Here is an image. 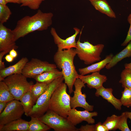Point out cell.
<instances>
[{"instance_id": "23", "label": "cell", "mask_w": 131, "mask_h": 131, "mask_svg": "<svg viewBox=\"0 0 131 131\" xmlns=\"http://www.w3.org/2000/svg\"><path fill=\"white\" fill-rule=\"evenodd\" d=\"M20 100L23 106L25 115L27 116H29L33 106L30 90L22 96Z\"/></svg>"}, {"instance_id": "36", "label": "cell", "mask_w": 131, "mask_h": 131, "mask_svg": "<svg viewBox=\"0 0 131 131\" xmlns=\"http://www.w3.org/2000/svg\"><path fill=\"white\" fill-rule=\"evenodd\" d=\"M9 54L14 58L17 56V53L15 49H13L11 50L9 52Z\"/></svg>"}, {"instance_id": "35", "label": "cell", "mask_w": 131, "mask_h": 131, "mask_svg": "<svg viewBox=\"0 0 131 131\" xmlns=\"http://www.w3.org/2000/svg\"><path fill=\"white\" fill-rule=\"evenodd\" d=\"M7 53L6 51L0 52V70H1L5 67L4 63L2 61V58L3 56Z\"/></svg>"}, {"instance_id": "6", "label": "cell", "mask_w": 131, "mask_h": 131, "mask_svg": "<svg viewBox=\"0 0 131 131\" xmlns=\"http://www.w3.org/2000/svg\"><path fill=\"white\" fill-rule=\"evenodd\" d=\"M27 78L22 74H15L7 76L3 81L15 99L20 100L22 96L30 90L33 83L29 82Z\"/></svg>"}, {"instance_id": "27", "label": "cell", "mask_w": 131, "mask_h": 131, "mask_svg": "<svg viewBox=\"0 0 131 131\" xmlns=\"http://www.w3.org/2000/svg\"><path fill=\"white\" fill-rule=\"evenodd\" d=\"M121 79L119 81L123 88L131 89V70L125 68L121 74Z\"/></svg>"}, {"instance_id": "39", "label": "cell", "mask_w": 131, "mask_h": 131, "mask_svg": "<svg viewBox=\"0 0 131 131\" xmlns=\"http://www.w3.org/2000/svg\"><path fill=\"white\" fill-rule=\"evenodd\" d=\"M7 3H13L17 4H21V0H5Z\"/></svg>"}, {"instance_id": "33", "label": "cell", "mask_w": 131, "mask_h": 131, "mask_svg": "<svg viewBox=\"0 0 131 131\" xmlns=\"http://www.w3.org/2000/svg\"><path fill=\"white\" fill-rule=\"evenodd\" d=\"M95 125L89 124L85 125H82L78 128L79 131H95Z\"/></svg>"}, {"instance_id": "26", "label": "cell", "mask_w": 131, "mask_h": 131, "mask_svg": "<svg viewBox=\"0 0 131 131\" xmlns=\"http://www.w3.org/2000/svg\"><path fill=\"white\" fill-rule=\"evenodd\" d=\"M120 116L115 115L108 117L103 124L109 131H114L118 129Z\"/></svg>"}, {"instance_id": "43", "label": "cell", "mask_w": 131, "mask_h": 131, "mask_svg": "<svg viewBox=\"0 0 131 131\" xmlns=\"http://www.w3.org/2000/svg\"><path fill=\"white\" fill-rule=\"evenodd\" d=\"M89 0L90 1H91V0Z\"/></svg>"}, {"instance_id": "30", "label": "cell", "mask_w": 131, "mask_h": 131, "mask_svg": "<svg viewBox=\"0 0 131 131\" xmlns=\"http://www.w3.org/2000/svg\"><path fill=\"white\" fill-rule=\"evenodd\" d=\"M45 0H21L20 7L27 6L31 9L35 10L39 8Z\"/></svg>"}, {"instance_id": "42", "label": "cell", "mask_w": 131, "mask_h": 131, "mask_svg": "<svg viewBox=\"0 0 131 131\" xmlns=\"http://www.w3.org/2000/svg\"><path fill=\"white\" fill-rule=\"evenodd\" d=\"M7 4L5 0H0V4L6 5Z\"/></svg>"}, {"instance_id": "4", "label": "cell", "mask_w": 131, "mask_h": 131, "mask_svg": "<svg viewBox=\"0 0 131 131\" xmlns=\"http://www.w3.org/2000/svg\"><path fill=\"white\" fill-rule=\"evenodd\" d=\"M104 47L102 44L93 45L87 41L81 42L80 37L76 42L75 49L79 59L83 61L85 64L89 65L100 61V55Z\"/></svg>"}, {"instance_id": "21", "label": "cell", "mask_w": 131, "mask_h": 131, "mask_svg": "<svg viewBox=\"0 0 131 131\" xmlns=\"http://www.w3.org/2000/svg\"><path fill=\"white\" fill-rule=\"evenodd\" d=\"M131 57V41L127 46L120 52L113 56L110 62L105 67L107 69H109L116 65L123 59Z\"/></svg>"}, {"instance_id": "29", "label": "cell", "mask_w": 131, "mask_h": 131, "mask_svg": "<svg viewBox=\"0 0 131 131\" xmlns=\"http://www.w3.org/2000/svg\"><path fill=\"white\" fill-rule=\"evenodd\" d=\"M11 14V10L6 5L0 4V23L6 22Z\"/></svg>"}, {"instance_id": "14", "label": "cell", "mask_w": 131, "mask_h": 131, "mask_svg": "<svg viewBox=\"0 0 131 131\" xmlns=\"http://www.w3.org/2000/svg\"><path fill=\"white\" fill-rule=\"evenodd\" d=\"M90 89L96 90L103 86V83L107 80V77L100 74L99 72L92 73L90 75H79V78Z\"/></svg>"}, {"instance_id": "34", "label": "cell", "mask_w": 131, "mask_h": 131, "mask_svg": "<svg viewBox=\"0 0 131 131\" xmlns=\"http://www.w3.org/2000/svg\"><path fill=\"white\" fill-rule=\"evenodd\" d=\"M95 131H108L106 127L100 122L95 125Z\"/></svg>"}, {"instance_id": "19", "label": "cell", "mask_w": 131, "mask_h": 131, "mask_svg": "<svg viewBox=\"0 0 131 131\" xmlns=\"http://www.w3.org/2000/svg\"><path fill=\"white\" fill-rule=\"evenodd\" d=\"M29 127V122L20 118L4 125L0 131H28Z\"/></svg>"}, {"instance_id": "16", "label": "cell", "mask_w": 131, "mask_h": 131, "mask_svg": "<svg viewBox=\"0 0 131 131\" xmlns=\"http://www.w3.org/2000/svg\"><path fill=\"white\" fill-rule=\"evenodd\" d=\"M96 90L95 94L96 96H101L111 103L116 109L121 110L122 104L120 99L117 98L114 96L112 88H105L103 86Z\"/></svg>"}, {"instance_id": "17", "label": "cell", "mask_w": 131, "mask_h": 131, "mask_svg": "<svg viewBox=\"0 0 131 131\" xmlns=\"http://www.w3.org/2000/svg\"><path fill=\"white\" fill-rule=\"evenodd\" d=\"M113 56V54H110L106 56L104 59L100 61L92 64L86 67L79 69L78 71L80 75H84L90 73L99 72L110 62Z\"/></svg>"}, {"instance_id": "20", "label": "cell", "mask_w": 131, "mask_h": 131, "mask_svg": "<svg viewBox=\"0 0 131 131\" xmlns=\"http://www.w3.org/2000/svg\"><path fill=\"white\" fill-rule=\"evenodd\" d=\"M90 1L96 10L109 17L116 18L115 12L106 0H91Z\"/></svg>"}, {"instance_id": "32", "label": "cell", "mask_w": 131, "mask_h": 131, "mask_svg": "<svg viewBox=\"0 0 131 131\" xmlns=\"http://www.w3.org/2000/svg\"><path fill=\"white\" fill-rule=\"evenodd\" d=\"M127 21L130 25V27L128 31L126 37L123 42L121 44V46H124L127 45L131 41V13L128 16Z\"/></svg>"}, {"instance_id": "7", "label": "cell", "mask_w": 131, "mask_h": 131, "mask_svg": "<svg viewBox=\"0 0 131 131\" xmlns=\"http://www.w3.org/2000/svg\"><path fill=\"white\" fill-rule=\"evenodd\" d=\"M38 118L55 131H79L78 128L73 125L67 117L62 116L49 109Z\"/></svg>"}, {"instance_id": "24", "label": "cell", "mask_w": 131, "mask_h": 131, "mask_svg": "<svg viewBox=\"0 0 131 131\" xmlns=\"http://www.w3.org/2000/svg\"><path fill=\"white\" fill-rule=\"evenodd\" d=\"M31 117V120L29 122V127L28 131H46L50 129L38 118Z\"/></svg>"}, {"instance_id": "31", "label": "cell", "mask_w": 131, "mask_h": 131, "mask_svg": "<svg viewBox=\"0 0 131 131\" xmlns=\"http://www.w3.org/2000/svg\"><path fill=\"white\" fill-rule=\"evenodd\" d=\"M120 116L118 129L122 131H131L128 125L127 119L128 117L125 112L123 113Z\"/></svg>"}, {"instance_id": "38", "label": "cell", "mask_w": 131, "mask_h": 131, "mask_svg": "<svg viewBox=\"0 0 131 131\" xmlns=\"http://www.w3.org/2000/svg\"><path fill=\"white\" fill-rule=\"evenodd\" d=\"M6 60L9 62H11L13 61L14 58L9 54L7 55L5 57Z\"/></svg>"}, {"instance_id": "12", "label": "cell", "mask_w": 131, "mask_h": 131, "mask_svg": "<svg viewBox=\"0 0 131 131\" xmlns=\"http://www.w3.org/2000/svg\"><path fill=\"white\" fill-rule=\"evenodd\" d=\"M73 29L75 31L74 33L65 39H63L58 35L54 28H51L50 33L53 36L55 44L58 47L57 50L68 49L76 48V38L77 35L80 32V31L79 29L77 27L74 28Z\"/></svg>"}, {"instance_id": "9", "label": "cell", "mask_w": 131, "mask_h": 131, "mask_svg": "<svg viewBox=\"0 0 131 131\" xmlns=\"http://www.w3.org/2000/svg\"><path fill=\"white\" fill-rule=\"evenodd\" d=\"M55 64L32 58L25 65L22 74L27 78H33L46 71L57 68Z\"/></svg>"}, {"instance_id": "2", "label": "cell", "mask_w": 131, "mask_h": 131, "mask_svg": "<svg viewBox=\"0 0 131 131\" xmlns=\"http://www.w3.org/2000/svg\"><path fill=\"white\" fill-rule=\"evenodd\" d=\"M76 55L75 49L58 51L54 55L53 59L57 67L61 70L65 83L67 86L69 93L73 92V87L75 80L79 78L74 64V58Z\"/></svg>"}, {"instance_id": "40", "label": "cell", "mask_w": 131, "mask_h": 131, "mask_svg": "<svg viewBox=\"0 0 131 131\" xmlns=\"http://www.w3.org/2000/svg\"><path fill=\"white\" fill-rule=\"evenodd\" d=\"M125 68H128L131 70V62L128 63H125L124 65Z\"/></svg>"}, {"instance_id": "8", "label": "cell", "mask_w": 131, "mask_h": 131, "mask_svg": "<svg viewBox=\"0 0 131 131\" xmlns=\"http://www.w3.org/2000/svg\"><path fill=\"white\" fill-rule=\"evenodd\" d=\"M24 113L23 106L18 100L14 99L7 103L0 114V128L12 121L21 118Z\"/></svg>"}, {"instance_id": "11", "label": "cell", "mask_w": 131, "mask_h": 131, "mask_svg": "<svg viewBox=\"0 0 131 131\" xmlns=\"http://www.w3.org/2000/svg\"><path fill=\"white\" fill-rule=\"evenodd\" d=\"M12 30L0 23V52L8 53L12 49L18 48L16 43Z\"/></svg>"}, {"instance_id": "18", "label": "cell", "mask_w": 131, "mask_h": 131, "mask_svg": "<svg viewBox=\"0 0 131 131\" xmlns=\"http://www.w3.org/2000/svg\"><path fill=\"white\" fill-rule=\"evenodd\" d=\"M63 76L61 71L57 68L47 71L39 74L34 78L37 82L49 84L56 79Z\"/></svg>"}, {"instance_id": "1", "label": "cell", "mask_w": 131, "mask_h": 131, "mask_svg": "<svg viewBox=\"0 0 131 131\" xmlns=\"http://www.w3.org/2000/svg\"><path fill=\"white\" fill-rule=\"evenodd\" d=\"M53 16L51 12H43L39 9L32 16H26L21 18L12 30L15 41L35 31L47 30L52 25Z\"/></svg>"}, {"instance_id": "10", "label": "cell", "mask_w": 131, "mask_h": 131, "mask_svg": "<svg viewBox=\"0 0 131 131\" xmlns=\"http://www.w3.org/2000/svg\"><path fill=\"white\" fill-rule=\"evenodd\" d=\"M85 83L80 78H77L74 84L75 90L74 95L70 97V106L71 108L81 107L89 111H93L94 106L89 104L86 100V95L85 93L82 94V89L85 88Z\"/></svg>"}, {"instance_id": "3", "label": "cell", "mask_w": 131, "mask_h": 131, "mask_svg": "<svg viewBox=\"0 0 131 131\" xmlns=\"http://www.w3.org/2000/svg\"><path fill=\"white\" fill-rule=\"evenodd\" d=\"M67 85L63 82L55 89L51 97L49 109L58 115L67 118L72 109L70 96L67 92Z\"/></svg>"}, {"instance_id": "13", "label": "cell", "mask_w": 131, "mask_h": 131, "mask_svg": "<svg viewBox=\"0 0 131 131\" xmlns=\"http://www.w3.org/2000/svg\"><path fill=\"white\" fill-rule=\"evenodd\" d=\"M98 115L96 112H91L86 110L79 111L73 108L69 112L67 118L72 124L75 126L83 121L89 124L94 123L95 120L92 117L97 116Z\"/></svg>"}, {"instance_id": "22", "label": "cell", "mask_w": 131, "mask_h": 131, "mask_svg": "<svg viewBox=\"0 0 131 131\" xmlns=\"http://www.w3.org/2000/svg\"><path fill=\"white\" fill-rule=\"evenodd\" d=\"M48 85L41 82H37L31 86L30 89L33 100V105L39 98L46 91Z\"/></svg>"}, {"instance_id": "28", "label": "cell", "mask_w": 131, "mask_h": 131, "mask_svg": "<svg viewBox=\"0 0 131 131\" xmlns=\"http://www.w3.org/2000/svg\"><path fill=\"white\" fill-rule=\"evenodd\" d=\"M122 93L120 99L122 105L128 108L131 107V89L124 88Z\"/></svg>"}, {"instance_id": "15", "label": "cell", "mask_w": 131, "mask_h": 131, "mask_svg": "<svg viewBox=\"0 0 131 131\" xmlns=\"http://www.w3.org/2000/svg\"><path fill=\"white\" fill-rule=\"evenodd\" d=\"M29 61L26 57H22L15 64L0 70V81L10 75L22 74V71L26 63Z\"/></svg>"}, {"instance_id": "41", "label": "cell", "mask_w": 131, "mask_h": 131, "mask_svg": "<svg viewBox=\"0 0 131 131\" xmlns=\"http://www.w3.org/2000/svg\"><path fill=\"white\" fill-rule=\"evenodd\" d=\"M125 113L127 116L128 118L130 119L131 120V112H126Z\"/></svg>"}, {"instance_id": "37", "label": "cell", "mask_w": 131, "mask_h": 131, "mask_svg": "<svg viewBox=\"0 0 131 131\" xmlns=\"http://www.w3.org/2000/svg\"><path fill=\"white\" fill-rule=\"evenodd\" d=\"M7 103L4 102H0V114L3 111L6 107Z\"/></svg>"}, {"instance_id": "25", "label": "cell", "mask_w": 131, "mask_h": 131, "mask_svg": "<svg viewBox=\"0 0 131 131\" xmlns=\"http://www.w3.org/2000/svg\"><path fill=\"white\" fill-rule=\"evenodd\" d=\"M15 99L3 81H0V102L8 103Z\"/></svg>"}, {"instance_id": "5", "label": "cell", "mask_w": 131, "mask_h": 131, "mask_svg": "<svg viewBox=\"0 0 131 131\" xmlns=\"http://www.w3.org/2000/svg\"><path fill=\"white\" fill-rule=\"evenodd\" d=\"M64 81L63 76L55 80L48 85L46 91L38 99L33 106L29 116L39 118L48 110L50 99L53 92Z\"/></svg>"}]
</instances>
